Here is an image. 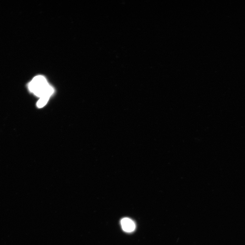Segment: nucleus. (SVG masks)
<instances>
[{"label": "nucleus", "mask_w": 245, "mask_h": 245, "mask_svg": "<svg viewBox=\"0 0 245 245\" xmlns=\"http://www.w3.org/2000/svg\"><path fill=\"white\" fill-rule=\"evenodd\" d=\"M29 90L40 98L50 99L54 92V89L48 84L44 76L38 75L34 77L28 85Z\"/></svg>", "instance_id": "obj_1"}, {"label": "nucleus", "mask_w": 245, "mask_h": 245, "mask_svg": "<svg viewBox=\"0 0 245 245\" xmlns=\"http://www.w3.org/2000/svg\"><path fill=\"white\" fill-rule=\"evenodd\" d=\"M121 224L123 230L127 233H131L136 229V225L133 221L129 218H123L121 220Z\"/></svg>", "instance_id": "obj_2"}, {"label": "nucleus", "mask_w": 245, "mask_h": 245, "mask_svg": "<svg viewBox=\"0 0 245 245\" xmlns=\"http://www.w3.org/2000/svg\"><path fill=\"white\" fill-rule=\"evenodd\" d=\"M50 99L47 98H40V99L37 102V105L38 108H42L44 106L46 105L47 104L48 102Z\"/></svg>", "instance_id": "obj_3"}]
</instances>
